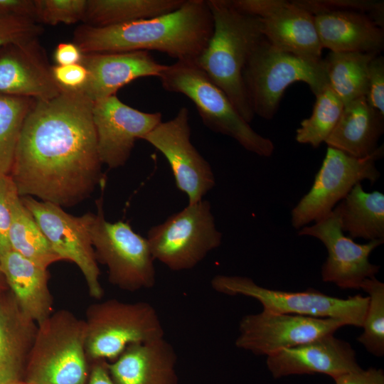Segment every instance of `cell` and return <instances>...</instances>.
I'll list each match as a JSON object with an SVG mask.
<instances>
[{
	"label": "cell",
	"mask_w": 384,
	"mask_h": 384,
	"mask_svg": "<svg viewBox=\"0 0 384 384\" xmlns=\"http://www.w3.org/2000/svg\"><path fill=\"white\" fill-rule=\"evenodd\" d=\"M243 82L254 114L270 119L286 89L296 82L307 84L314 95L329 85L324 59H311L282 52L265 38L250 55Z\"/></svg>",
	"instance_id": "8992f818"
},
{
	"label": "cell",
	"mask_w": 384,
	"mask_h": 384,
	"mask_svg": "<svg viewBox=\"0 0 384 384\" xmlns=\"http://www.w3.org/2000/svg\"><path fill=\"white\" fill-rule=\"evenodd\" d=\"M378 54L331 52L324 59L329 85L343 102L367 94L368 65Z\"/></svg>",
	"instance_id": "83f0119b"
},
{
	"label": "cell",
	"mask_w": 384,
	"mask_h": 384,
	"mask_svg": "<svg viewBox=\"0 0 384 384\" xmlns=\"http://www.w3.org/2000/svg\"><path fill=\"white\" fill-rule=\"evenodd\" d=\"M91 101L81 90L63 89L35 100L18 139L10 176L21 197L72 206L105 182Z\"/></svg>",
	"instance_id": "6da1fadb"
},
{
	"label": "cell",
	"mask_w": 384,
	"mask_h": 384,
	"mask_svg": "<svg viewBox=\"0 0 384 384\" xmlns=\"http://www.w3.org/2000/svg\"><path fill=\"white\" fill-rule=\"evenodd\" d=\"M33 102L0 94V176L11 173L21 127Z\"/></svg>",
	"instance_id": "4dcf8cb0"
},
{
	"label": "cell",
	"mask_w": 384,
	"mask_h": 384,
	"mask_svg": "<svg viewBox=\"0 0 384 384\" xmlns=\"http://www.w3.org/2000/svg\"><path fill=\"white\" fill-rule=\"evenodd\" d=\"M9 289L6 279L0 267V294L6 292Z\"/></svg>",
	"instance_id": "7bdbcfd3"
},
{
	"label": "cell",
	"mask_w": 384,
	"mask_h": 384,
	"mask_svg": "<svg viewBox=\"0 0 384 384\" xmlns=\"http://www.w3.org/2000/svg\"><path fill=\"white\" fill-rule=\"evenodd\" d=\"M21 198L53 250L62 260L73 262L79 267L90 296L100 299L104 291L100 282V272L90 231L94 213L76 217L56 204L39 201L31 196Z\"/></svg>",
	"instance_id": "7c38bea8"
},
{
	"label": "cell",
	"mask_w": 384,
	"mask_h": 384,
	"mask_svg": "<svg viewBox=\"0 0 384 384\" xmlns=\"http://www.w3.org/2000/svg\"><path fill=\"white\" fill-rule=\"evenodd\" d=\"M298 235L315 238L326 247L328 257L321 267L324 282L341 289H357L364 279L375 277L379 271L380 266L372 264L369 257L384 240L356 242L344 235L335 208L312 225L300 228Z\"/></svg>",
	"instance_id": "9a60e30c"
},
{
	"label": "cell",
	"mask_w": 384,
	"mask_h": 384,
	"mask_svg": "<svg viewBox=\"0 0 384 384\" xmlns=\"http://www.w3.org/2000/svg\"><path fill=\"white\" fill-rule=\"evenodd\" d=\"M266 364L274 378L321 373L334 378L360 368L349 343L329 334L267 356Z\"/></svg>",
	"instance_id": "e0dca14e"
},
{
	"label": "cell",
	"mask_w": 384,
	"mask_h": 384,
	"mask_svg": "<svg viewBox=\"0 0 384 384\" xmlns=\"http://www.w3.org/2000/svg\"><path fill=\"white\" fill-rule=\"evenodd\" d=\"M0 267L18 305L37 324L53 312L48 269L13 250L0 257Z\"/></svg>",
	"instance_id": "cb8c5ba5"
},
{
	"label": "cell",
	"mask_w": 384,
	"mask_h": 384,
	"mask_svg": "<svg viewBox=\"0 0 384 384\" xmlns=\"http://www.w3.org/2000/svg\"><path fill=\"white\" fill-rule=\"evenodd\" d=\"M41 31L32 19L14 15H0V50L9 45L37 39Z\"/></svg>",
	"instance_id": "e575fe53"
},
{
	"label": "cell",
	"mask_w": 384,
	"mask_h": 384,
	"mask_svg": "<svg viewBox=\"0 0 384 384\" xmlns=\"http://www.w3.org/2000/svg\"><path fill=\"white\" fill-rule=\"evenodd\" d=\"M9 240L11 250L46 269L53 263L62 261L21 196L12 208Z\"/></svg>",
	"instance_id": "f1b7e54d"
},
{
	"label": "cell",
	"mask_w": 384,
	"mask_h": 384,
	"mask_svg": "<svg viewBox=\"0 0 384 384\" xmlns=\"http://www.w3.org/2000/svg\"><path fill=\"white\" fill-rule=\"evenodd\" d=\"M346 326L341 320L262 311L248 314L239 324L238 348L269 356L334 333Z\"/></svg>",
	"instance_id": "5bb4252c"
},
{
	"label": "cell",
	"mask_w": 384,
	"mask_h": 384,
	"mask_svg": "<svg viewBox=\"0 0 384 384\" xmlns=\"http://www.w3.org/2000/svg\"><path fill=\"white\" fill-rule=\"evenodd\" d=\"M37 329L9 289L0 294V384L23 379Z\"/></svg>",
	"instance_id": "603a6c76"
},
{
	"label": "cell",
	"mask_w": 384,
	"mask_h": 384,
	"mask_svg": "<svg viewBox=\"0 0 384 384\" xmlns=\"http://www.w3.org/2000/svg\"><path fill=\"white\" fill-rule=\"evenodd\" d=\"M85 351L87 359L114 361L130 345L164 337L155 308L146 302L110 299L86 310Z\"/></svg>",
	"instance_id": "52a82bcc"
},
{
	"label": "cell",
	"mask_w": 384,
	"mask_h": 384,
	"mask_svg": "<svg viewBox=\"0 0 384 384\" xmlns=\"http://www.w3.org/2000/svg\"><path fill=\"white\" fill-rule=\"evenodd\" d=\"M8 384H31L24 380H16V381H14V382H11V383H9Z\"/></svg>",
	"instance_id": "ee69618b"
},
{
	"label": "cell",
	"mask_w": 384,
	"mask_h": 384,
	"mask_svg": "<svg viewBox=\"0 0 384 384\" xmlns=\"http://www.w3.org/2000/svg\"><path fill=\"white\" fill-rule=\"evenodd\" d=\"M383 156V146L370 155L356 158L327 147L321 166L309 192L291 211V223L300 229L326 216L363 180L375 183L380 176L375 162Z\"/></svg>",
	"instance_id": "8fae6325"
},
{
	"label": "cell",
	"mask_w": 384,
	"mask_h": 384,
	"mask_svg": "<svg viewBox=\"0 0 384 384\" xmlns=\"http://www.w3.org/2000/svg\"><path fill=\"white\" fill-rule=\"evenodd\" d=\"M37 39L0 50V94L46 100L60 93Z\"/></svg>",
	"instance_id": "ac0fdd59"
},
{
	"label": "cell",
	"mask_w": 384,
	"mask_h": 384,
	"mask_svg": "<svg viewBox=\"0 0 384 384\" xmlns=\"http://www.w3.org/2000/svg\"><path fill=\"white\" fill-rule=\"evenodd\" d=\"M0 15H14L36 21L34 1L0 0Z\"/></svg>",
	"instance_id": "ab89813d"
},
{
	"label": "cell",
	"mask_w": 384,
	"mask_h": 384,
	"mask_svg": "<svg viewBox=\"0 0 384 384\" xmlns=\"http://www.w3.org/2000/svg\"><path fill=\"white\" fill-rule=\"evenodd\" d=\"M210 284L218 293L256 299L264 311L336 319L346 325L358 327H362L368 305V296L356 294L341 299L313 288L302 292L277 290L261 287L252 279L243 276L218 274L213 277Z\"/></svg>",
	"instance_id": "ba28073f"
},
{
	"label": "cell",
	"mask_w": 384,
	"mask_h": 384,
	"mask_svg": "<svg viewBox=\"0 0 384 384\" xmlns=\"http://www.w3.org/2000/svg\"><path fill=\"white\" fill-rule=\"evenodd\" d=\"M146 239L155 260L173 271H183L195 267L218 248L223 235L210 202L203 199L152 226Z\"/></svg>",
	"instance_id": "30bf717a"
},
{
	"label": "cell",
	"mask_w": 384,
	"mask_h": 384,
	"mask_svg": "<svg viewBox=\"0 0 384 384\" xmlns=\"http://www.w3.org/2000/svg\"><path fill=\"white\" fill-rule=\"evenodd\" d=\"M360 289L367 293L368 305L358 338L366 350L377 357L384 355V284L375 277L367 278Z\"/></svg>",
	"instance_id": "1f68e13d"
},
{
	"label": "cell",
	"mask_w": 384,
	"mask_h": 384,
	"mask_svg": "<svg viewBox=\"0 0 384 384\" xmlns=\"http://www.w3.org/2000/svg\"><path fill=\"white\" fill-rule=\"evenodd\" d=\"M87 384H115L109 373L106 361L93 362Z\"/></svg>",
	"instance_id": "b9f144b4"
},
{
	"label": "cell",
	"mask_w": 384,
	"mask_h": 384,
	"mask_svg": "<svg viewBox=\"0 0 384 384\" xmlns=\"http://www.w3.org/2000/svg\"><path fill=\"white\" fill-rule=\"evenodd\" d=\"M186 0H88L82 21L106 27L151 18L178 9Z\"/></svg>",
	"instance_id": "4316f807"
},
{
	"label": "cell",
	"mask_w": 384,
	"mask_h": 384,
	"mask_svg": "<svg viewBox=\"0 0 384 384\" xmlns=\"http://www.w3.org/2000/svg\"><path fill=\"white\" fill-rule=\"evenodd\" d=\"M87 0H35L36 21L56 25L83 20Z\"/></svg>",
	"instance_id": "836d02e7"
},
{
	"label": "cell",
	"mask_w": 384,
	"mask_h": 384,
	"mask_svg": "<svg viewBox=\"0 0 384 384\" xmlns=\"http://www.w3.org/2000/svg\"><path fill=\"white\" fill-rule=\"evenodd\" d=\"M102 203L101 196L96 201L97 210L90 230L97 261L107 266L110 282L122 290L153 287L155 260L146 238L137 233L127 222L107 221Z\"/></svg>",
	"instance_id": "9c48e42d"
},
{
	"label": "cell",
	"mask_w": 384,
	"mask_h": 384,
	"mask_svg": "<svg viewBox=\"0 0 384 384\" xmlns=\"http://www.w3.org/2000/svg\"><path fill=\"white\" fill-rule=\"evenodd\" d=\"M264 38L275 48L299 57L321 58L314 17L294 1L272 0L258 18Z\"/></svg>",
	"instance_id": "ffe728a7"
},
{
	"label": "cell",
	"mask_w": 384,
	"mask_h": 384,
	"mask_svg": "<svg viewBox=\"0 0 384 384\" xmlns=\"http://www.w3.org/2000/svg\"><path fill=\"white\" fill-rule=\"evenodd\" d=\"M163 88L184 95L195 105L203 123L212 131L234 139L247 151L269 157L273 142L256 132L225 92L195 61H176L159 76Z\"/></svg>",
	"instance_id": "5b68a950"
},
{
	"label": "cell",
	"mask_w": 384,
	"mask_h": 384,
	"mask_svg": "<svg viewBox=\"0 0 384 384\" xmlns=\"http://www.w3.org/2000/svg\"><path fill=\"white\" fill-rule=\"evenodd\" d=\"M188 110L183 107L176 115L161 122L142 139L160 151L172 171L177 188L184 193L188 204L203 199L215 184L210 164L191 142Z\"/></svg>",
	"instance_id": "4fadbf2b"
},
{
	"label": "cell",
	"mask_w": 384,
	"mask_h": 384,
	"mask_svg": "<svg viewBox=\"0 0 384 384\" xmlns=\"http://www.w3.org/2000/svg\"><path fill=\"white\" fill-rule=\"evenodd\" d=\"M213 21V34L195 60L220 88L250 124L255 114L243 82V70L264 38L260 19L235 9L230 0H207Z\"/></svg>",
	"instance_id": "3957f363"
},
{
	"label": "cell",
	"mask_w": 384,
	"mask_h": 384,
	"mask_svg": "<svg viewBox=\"0 0 384 384\" xmlns=\"http://www.w3.org/2000/svg\"><path fill=\"white\" fill-rule=\"evenodd\" d=\"M55 81L62 88L68 90H81L85 86L88 73L81 63L51 67Z\"/></svg>",
	"instance_id": "74e56055"
},
{
	"label": "cell",
	"mask_w": 384,
	"mask_h": 384,
	"mask_svg": "<svg viewBox=\"0 0 384 384\" xmlns=\"http://www.w3.org/2000/svg\"><path fill=\"white\" fill-rule=\"evenodd\" d=\"M366 99L371 107L384 115V58L380 54L369 63Z\"/></svg>",
	"instance_id": "8d00e7d4"
},
{
	"label": "cell",
	"mask_w": 384,
	"mask_h": 384,
	"mask_svg": "<svg viewBox=\"0 0 384 384\" xmlns=\"http://www.w3.org/2000/svg\"><path fill=\"white\" fill-rule=\"evenodd\" d=\"M311 115L300 123L295 139L300 144L319 147L325 142L337 124L344 104L329 85L316 95Z\"/></svg>",
	"instance_id": "f546056e"
},
{
	"label": "cell",
	"mask_w": 384,
	"mask_h": 384,
	"mask_svg": "<svg viewBox=\"0 0 384 384\" xmlns=\"http://www.w3.org/2000/svg\"><path fill=\"white\" fill-rule=\"evenodd\" d=\"M177 356L164 337L129 346L107 368L115 384H178Z\"/></svg>",
	"instance_id": "44dd1931"
},
{
	"label": "cell",
	"mask_w": 384,
	"mask_h": 384,
	"mask_svg": "<svg viewBox=\"0 0 384 384\" xmlns=\"http://www.w3.org/2000/svg\"><path fill=\"white\" fill-rule=\"evenodd\" d=\"M92 120L102 164L110 169L124 166L135 142L162 121L161 112L148 113L129 107L116 95L93 102Z\"/></svg>",
	"instance_id": "2e32d148"
},
{
	"label": "cell",
	"mask_w": 384,
	"mask_h": 384,
	"mask_svg": "<svg viewBox=\"0 0 384 384\" xmlns=\"http://www.w3.org/2000/svg\"><path fill=\"white\" fill-rule=\"evenodd\" d=\"M384 132V115L371 107L366 97L344 105L341 116L325 143L356 158L372 154Z\"/></svg>",
	"instance_id": "d4e9b609"
},
{
	"label": "cell",
	"mask_w": 384,
	"mask_h": 384,
	"mask_svg": "<svg viewBox=\"0 0 384 384\" xmlns=\"http://www.w3.org/2000/svg\"><path fill=\"white\" fill-rule=\"evenodd\" d=\"M323 48L331 52L380 54L383 28L368 14L351 11H330L314 16Z\"/></svg>",
	"instance_id": "7402d4cb"
},
{
	"label": "cell",
	"mask_w": 384,
	"mask_h": 384,
	"mask_svg": "<svg viewBox=\"0 0 384 384\" xmlns=\"http://www.w3.org/2000/svg\"><path fill=\"white\" fill-rule=\"evenodd\" d=\"M83 53L79 47L73 43H59L54 52V59L58 65H69L80 63Z\"/></svg>",
	"instance_id": "60d3db41"
},
{
	"label": "cell",
	"mask_w": 384,
	"mask_h": 384,
	"mask_svg": "<svg viewBox=\"0 0 384 384\" xmlns=\"http://www.w3.org/2000/svg\"><path fill=\"white\" fill-rule=\"evenodd\" d=\"M86 323L71 311H53L38 324L24 370L31 384H86Z\"/></svg>",
	"instance_id": "277c9868"
},
{
	"label": "cell",
	"mask_w": 384,
	"mask_h": 384,
	"mask_svg": "<svg viewBox=\"0 0 384 384\" xmlns=\"http://www.w3.org/2000/svg\"><path fill=\"white\" fill-rule=\"evenodd\" d=\"M294 1L313 16L330 11H351L364 13L383 28V1L371 0H298Z\"/></svg>",
	"instance_id": "d6a6232c"
},
{
	"label": "cell",
	"mask_w": 384,
	"mask_h": 384,
	"mask_svg": "<svg viewBox=\"0 0 384 384\" xmlns=\"http://www.w3.org/2000/svg\"><path fill=\"white\" fill-rule=\"evenodd\" d=\"M213 31L207 0H186L170 13L106 27L88 25L75 33L82 53L156 50L176 61H195Z\"/></svg>",
	"instance_id": "7a4b0ae2"
},
{
	"label": "cell",
	"mask_w": 384,
	"mask_h": 384,
	"mask_svg": "<svg viewBox=\"0 0 384 384\" xmlns=\"http://www.w3.org/2000/svg\"><path fill=\"white\" fill-rule=\"evenodd\" d=\"M334 384H384V371L381 368H360L332 378Z\"/></svg>",
	"instance_id": "f35d334b"
},
{
	"label": "cell",
	"mask_w": 384,
	"mask_h": 384,
	"mask_svg": "<svg viewBox=\"0 0 384 384\" xmlns=\"http://www.w3.org/2000/svg\"><path fill=\"white\" fill-rule=\"evenodd\" d=\"M80 63L88 73L81 91L93 102L114 95L121 87L136 79L159 78L167 68L145 50L83 53Z\"/></svg>",
	"instance_id": "d6986e66"
},
{
	"label": "cell",
	"mask_w": 384,
	"mask_h": 384,
	"mask_svg": "<svg viewBox=\"0 0 384 384\" xmlns=\"http://www.w3.org/2000/svg\"><path fill=\"white\" fill-rule=\"evenodd\" d=\"M341 228L352 238L384 240V194L366 192L356 183L336 206Z\"/></svg>",
	"instance_id": "484cf974"
},
{
	"label": "cell",
	"mask_w": 384,
	"mask_h": 384,
	"mask_svg": "<svg viewBox=\"0 0 384 384\" xmlns=\"http://www.w3.org/2000/svg\"><path fill=\"white\" fill-rule=\"evenodd\" d=\"M20 197L10 174L0 176V257L11 250L9 232L11 223L12 208Z\"/></svg>",
	"instance_id": "d590c367"
}]
</instances>
